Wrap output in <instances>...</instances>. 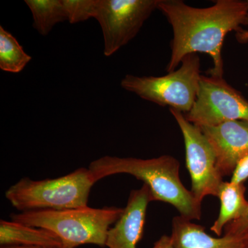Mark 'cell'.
I'll return each mask as SVG.
<instances>
[{"label": "cell", "mask_w": 248, "mask_h": 248, "mask_svg": "<svg viewBox=\"0 0 248 248\" xmlns=\"http://www.w3.org/2000/svg\"><path fill=\"white\" fill-rule=\"evenodd\" d=\"M158 9L172 27L171 56L166 71L171 73L189 54H208L214 66L210 76L223 77L221 49L225 37L232 31L248 26V1L217 0L213 6L195 8L182 0H160Z\"/></svg>", "instance_id": "obj_1"}, {"label": "cell", "mask_w": 248, "mask_h": 248, "mask_svg": "<svg viewBox=\"0 0 248 248\" xmlns=\"http://www.w3.org/2000/svg\"><path fill=\"white\" fill-rule=\"evenodd\" d=\"M89 169L96 182L114 174H130L148 186L151 202L170 204L180 216L191 221L202 217V204L182 184L180 164L172 156L148 159L104 156L91 162Z\"/></svg>", "instance_id": "obj_2"}, {"label": "cell", "mask_w": 248, "mask_h": 248, "mask_svg": "<svg viewBox=\"0 0 248 248\" xmlns=\"http://www.w3.org/2000/svg\"><path fill=\"white\" fill-rule=\"evenodd\" d=\"M124 208L118 207L83 208L66 210H35L11 214V221L42 228L54 233L65 246L76 248L81 245L106 246L108 232L120 218Z\"/></svg>", "instance_id": "obj_3"}, {"label": "cell", "mask_w": 248, "mask_h": 248, "mask_svg": "<svg viewBox=\"0 0 248 248\" xmlns=\"http://www.w3.org/2000/svg\"><path fill=\"white\" fill-rule=\"evenodd\" d=\"M95 183L89 169L80 168L55 179L23 178L6 190L5 197L21 213L83 208L88 206Z\"/></svg>", "instance_id": "obj_4"}, {"label": "cell", "mask_w": 248, "mask_h": 248, "mask_svg": "<svg viewBox=\"0 0 248 248\" xmlns=\"http://www.w3.org/2000/svg\"><path fill=\"white\" fill-rule=\"evenodd\" d=\"M181 63L179 69L166 76L127 75L121 81V86L148 102L187 113L195 104L200 89V57L196 53L189 54Z\"/></svg>", "instance_id": "obj_5"}, {"label": "cell", "mask_w": 248, "mask_h": 248, "mask_svg": "<svg viewBox=\"0 0 248 248\" xmlns=\"http://www.w3.org/2000/svg\"><path fill=\"white\" fill-rule=\"evenodd\" d=\"M197 126H214L229 121L248 122V101L223 77L202 76L190 112L184 114Z\"/></svg>", "instance_id": "obj_6"}, {"label": "cell", "mask_w": 248, "mask_h": 248, "mask_svg": "<svg viewBox=\"0 0 248 248\" xmlns=\"http://www.w3.org/2000/svg\"><path fill=\"white\" fill-rule=\"evenodd\" d=\"M160 0H99L94 19L104 38V54L110 57L133 40Z\"/></svg>", "instance_id": "obj_7"}, {"label": "cell", "mask_w": 248, "mask_h": 248, "mask_svg": "<svg viewBox=\"0 0 248 248\" xmlns=\"http://www.w3.org/2000/svg\"><path fill=\"white\" fill-rule=\"evenodd\" d=\"M184 138L186 149V167L190 173L191 192L196 200L202 204L209 195L217 197L223 177L217 169L215 152L200 127L190 123L185 115L170 108Z\"/></svg>", "instance_id": "obj_8"}, {"label": "cell", "mask_w": 248, "mask_h": 248, "mask_svg": "<svg viewBox=\"0 0 248 248\" xmlns=\"http://www.w3.org/2000/svg\"><path fill=\"white\" fill-rule=\"evenodd\" d=\"M200 128L215 152L222 177L232 174L238 162L248 154V122L229 121Z\"/></svg>", "instance_id": "obj_9"}, {"label": "cell", "mask_w": 248, "mask_h": 248, "mask_svg": "<svg viewBox=\"0 0 248 248\" xmlns=\"http://www.w3.org/2000/svg\"><path fill=\"white\" fill-rule=\"evenodd\" d=\"M150 202L151 192L148 186L143 184L141 188L130 192L123 213L108 232L107 247L137 248L143 236Z\"/></svg>", "instance_id": "obj_10"}, {"label": "cell", "mask_w": 248, "mask_h": 248, "mask_svg": "<svg viewBox=\"0 0 248 248\" xmlns=\"http://www.w3.org/2000/svg\"><path fill=\"white\" fill-rule=\"evenodd\" d=\"M171 238L174 248H246L247 234L244 236L225 234L215 238L205 228L182 216L172 219Z\"/></svg>", "instance_id": "obj_11"}, {"label": "cell", "mask_w": 248, "mask_h": 248, "mask_svg": "<svg viewBox=\"0 0 248 248\" xmlns=\"http://www.w3.org/2000/svg\"><path fill=\"white\" fill-rule=\"evenodd\" d=\"M0 245L5 246H47L59 247L63 246L62 240L57 235L42 228L26 226L13 221H0Z\"/></svg>", "instance_id": "obj_12"}, {"label": "cell", "mask_w": 248, "mask_h": 248, "mask_svg": "<svg viewBox=\"0 0 248 248\" xmlns=\"http://www.w3.org/2000/svg\"><path fill=\"white\" fill-rule=\"evenodd\" d=\"M246 187L244 184H233L223 181L217 197L221 202L219 215L210 228L220 236L228 223L239 220L247 213L248 202L245 197Z\"/></svg>", "instance_id": "obj_13"}, {"label": "cell", "mask_w": 248, "mask_h": 248, "mask_svg": "<svg viewBox=\"0 0 248 248\" xmlns=\"http://www.w3.org/2000/svg\"><path fill=\"white\" fill-rule=\"evenodd\" d=\"M33 19L34 29L41 35L47 36L55 25L67 19L62 0H25Z\"/></svg>", "instance_id": "obj_14"}, {"label": "cell", "mask_w": 248, "mask_h": 248, "mask_svg": "<svg viewBox=\"0 0 248 248\" xmlns=\"http://www.w3.org/2000/svg\"><path fill=\"white\" fill-rule=\"evenodd\" d=\"M32 57L24 51L17 39L0 26V68L1 71L19 73L27 66Z\"/></svg>", "instance_id": "obj_15"}, {"label": "cell", "mask_w": 248, "mask_h": 248, "mask_svg": "<svg viewBox=\"0 0 248 248\" xmlns=\"http://www.w3.org/2000/svg\"><path fill=\"white\" fill-rule=\"evenodd\" d=\"M67 19L71 24L85 22L95 18L99 0H62Z\"/></svg>", "instance_id": "obj_16"}, {"label": "cell", "mask_w": 248, "mask_h": 248, "mask_svg": "<svg viewBox=\"0 0 248 248\" xmlns=\"http://www.w3.org/2000/svg\"><path fill=\"white\" fill-rule=\"evenodd\" d=\"M225 234L244 236L248 232V209L247 213L242 218L228 223L224 229Z\"/></svg>", "instance_id": "obj_17"}, {"label": "cell", "mask_w": 248, "mask_h": 248, "mask_svg": "<svg viewBox=\"0 0 248 248\" xmlns=\"http://www.w3.org/2000/svg\"><path fill=\"white\" fill-rule=\"evenodd\" d=\"M248 179V154L244 156L236 165L232 174L231 182L236 184H244Z\"/></svg>", "instance_id": "obj_18"}, {"label": "cell", "mask_w": 248, "mask_h": 248, "mask_svg": "<svg viewBox=\"0 0 248 248\" xmlns=\"http://www.w3.org/2000/svg\"><path fill=\"white\" fill-rule=\"evenodd\" d=\"M152 248H174L171 236L163 235L158 241H156Z\"/></svg>", "instance_id": "obj_19"}, {"label": "cell", "mask_w": 248, "mask_h": 248, "mask_svg": "<svg viewBox=\"0 0 248 248\" xmlns=\"http://www.w3.org/2000/svg\"><path fill=\"white\" fill-rule=\"evenodd\" d=\"M236 39L241 43H245L248 42V30H242L236 32Z\"/></svg>", "instance_id": "obj_20"}, {"label": "cell", "mask_w": 248, "mask_h": 248, "mask_svg": "<svg viewBox=\"0 0 248 248\" xmlns=\"http://www.w3.org/2000/svg\"><path fill=\"white\" fill-rule=\"evenodd\" d=\"M1 248H72L69 246L63 245L59 247H47V246H5V247H1Z\"/></svg>", "instance_id": "obj_21"}, {"label": "cell", "mask_w": 248, "mask_h": 248, "mask_svg": "<svg viewBox=\"0 0 248 248\" xmlns=\"http://www.w3.org/2000/svg\"><path fill=\"white\" fill-rule=\"evenodd\" d=\"M246 248H248V232L247 233V246H246Z\"/></svg>", "instance_id": "obj_22"}]
</instances>
